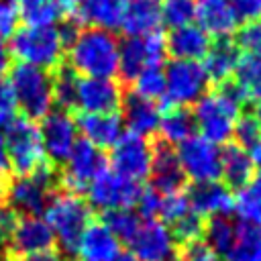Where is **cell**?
I'll return each mask as SVG.
<instances>
[{
	"instance_id": "cell-1",
	"label": "cell",
	"mask_w": 261,
	"mask_h": 261,
	"mask_svg": "<svg viewBox=\"0 0 261 261\" xmlns=\"http://www.w3.org/2000/svg\"><path fill=\"white\" fill-rule=\"evenodd\" d=\"M247 104L243 90L234 84V80H226L216 84L212 92L200 96L194 108V122L202 130V137L212 141L214 145L226 143L232 137L234 122Z\"/></svg>"
},
{
	"instance_id": "cell-2",
	"label": "cell",
	"mask_w": 261,
	"mask_h": 261,
	"mask_svg": "<svg viewBox=\"0 0 261 261\" xmlns=\"http://www.w3.org/2000/svg\"><path fill=\"white\" fill-rule=\"evenodd\" d=\"M118 45L112 31L80 29L67 47V65L84 77H112L118 71Z\"/></svg>"
},
{
	"instance_id": "cell-3",
	"label": "cell",
	"mask_w": 261,
	"mask_h": 261,
	"mask_svg": "<svg viewBox=\"0 0 261 261\" xmlns=\"http://www.w3.org/2000/svg\"><path fill=\"white\" fill-rule=\"evenodd\" d=\"M45 220L55 234V243L65 255H75L80 239L92 220V206L80 194L57 190L45 208Z\"/></svg>"
},
{
	"instance_id": "cell-4",
	"label": "cell",
	"mask_w": 261,
	"mask_h": 261,
	"mask_svg": "<svg viewBox=\"0 0 261 261\" xmlns=\"http://www.w3.org/2000/svg\"><path fill=\"white\" fill-rule=\"evenodd\" d=\"M57 190H61V171L51 161H45L33 173L8 179L6 204L18 216H39Z\"/></svg>"
},
{
	"instance_id": "cell-5",
	"label": "cell",
	"mask_w": 261,
	"mask_h": 261,
	"mask_svg": "<svg viewBox=\"0 0 261 261\" xmlns=\"http://www.w3.org/2000/svg\"><path fill=\"white\" fill-rule=\"evenodd\" d=\"M8 53L18 63L41 69H53L63 63L65 45L57 27H22L10 35Z\"/></svg>"
},
{
	"instance_id": "cell-6",
	"label": "cell",
	"mask_w": 261,
	"mask_h": 261,
	"mask_svg": "<svg viewBox=\"0 0 261 261\" xmlns=\"http://www.w3.org/2000/svg\"><path fill=\"white\" fill-rule=\"evenodd\" d=\"M8 86L24 118L39 120L51 112L53 106L51 71L27 63H16L14 67H10Z\"/></svg>"
},
{
	"instance_id": "cell-7",
	"label": "cell",
	"mask_w": 261,
	"mask_h": 261,
	"mask_svg": "<svg viewBox=\"0 0 261 261\" xmlns=\"http://www.w3.org/2000/svg\"><path fill=\"white\" fill-rule=\"evenodd\" d=\"M4 147L10 171L14 175H29L39 165L45 163V149L41 141L39 126L31 118H12V122L6 126L4 135Z\"/></svg>"
},
{
	"instance_id": "cell-8",
	"label": "cell",
	"mask_w": 261,
	"mask_h": 261,
	"mask_svg": "<svg viewBox=\"0 0 261 261\" xmlns=\"http://www.w3.org/2000/svg\"><path fill=\"white\" fill-rule=\"evenodd\" d=\"M165 73V98L163 106H188L206 94L208 77L198 61L173 59L163 69Z\"/></svg>"
},
{
	"instance_id": "cell-9",
	"label": "cell",
	"mask_w": 261,
	"mask_h": 261,
	"mask_svg": "<svg viewBox=\"0 0 261 261\" xmlns=\"http://www.w3.org/2000/svg\"><path fill=\"white\" fill-rule=\"evenodd\" d=\"M165 37L159 33L147 37H126L118 45V75L122 84H130L143 69L161 65L165 57Z\"/></svg>"
},
{
	"instance_id": "cell-10",
	"label": "cell",
	"mask_w": 261,
	"mask_h": 261,
	"mask_svg": "<svg viewBox=\"0 0 261 261\" xmlns=\"http://www.w3.org/2000/svg\"><path fill=\"white\" fill-rule=\"evenodd\" d=\"M88 192V204L100 210H118V208H130L137 204L143 186L141 181L128 179L114 169L104 167L86 188Z\"/></svg>"
},
{
	"instance_id": "cell-11",
	"label": "cell",
	"mask_w": 261,
	"mask_h": 261,
	"mask_svg": "<svg viewBox=\"0 0 261 261\" xmlns=\"http://www.w3.org/2000/svg\"><path fill=\"white\" fill-rule=\"evenodd\" d=\"M128 247L137 261H179V243L169 226L157 218L141 222Z\"/></svg>"
},
{
	"instance_id": "cell-12",
	"label": "cell",
	"mask_w": 261,
	"mask_h": 261,
	"mask_svg": "<svg viewBox=\"0 0 261 261\" xmlns=\"http://www.w3.org/2000/svg\"><path fill=\"white\" fill-rule=\"evenodd\" d=\"M175 153L186 177L196 184L216 181L220 177V149L202 135H192L181 141Z\"/></svg>"
},
{
	"instance_id": "cell-13",
	"label": "cell",
	"mask_w": 261,
	"mask_h": 261,
	"mask_svg": "<svg viewBox=\"0 0 261 261\" xmlns=\"http://www.w3.org/2000/svg\"><path fill=\"white\" fill-rule=\"evenodd\" d=\"M63 167L65 169H61V188L80 194L106 167V159L98 147H94L86 139H80L71 147Z\"/></svg>"
},
{
	"instance_id": "cell-14",
	"label": "cell",
	"mask_w": 261,
	"mask_h": 261,
	"mask_svg": "<svg viewBox=\"0 0 261 261\" xmlns=\"http://www.w3.org/2000/svg\"><path fill=\"white\" fill-rule=\"evenodd\" d=\"M112 169L128 179L141 181L149 175L151 167V143L135 133H124L110 147Z\"/></svg>"
},
{
	"instance_id": "cell-15",
	"label": "cell",
	"mask_w": 261,
	"mask_h": 261,
	"mask_svg": "<svg viewBox=\"0 0 261 261\" xmlns=\"http://www.w3.org/2000/svg\"><path fill=\"white\" fill-rule=\"evenodd\" d=\"M151 188L161 196L179 194L186 186V173L177 159L173 145L165 143L163 139H155L151 143V167H149Z\"/></svg>"
},
{
	"instance_id": "cell-16",
	"label": "cell",
	"mask_w": 261,
	"mask_h": 261,
	"mask_svg": "<svg viewBox=\"0 0 261 261\" xmlns=\"http://www.w3.org/2000/svg\"><path fill=\"white\" fill-rule=\"evenodd\" d=\"M45 155L53 165L65 163L71 147L75 145L77 124L71 112L67 110H53L43 116V124L39 128Z\"/></svg>"
},
{
	"instance_id": "cell-17",
	"label": "cell",
	"mask_w": 261,
	"mask_h": 261,
	"mask_svg": "<svg viewBox=\"0 0 261 261\" xmlns=\"http://www.w3.org/2000/svg\"><path fill=\"white\" fill-rule=\"evenodd\" d=\"M122 96V86L112 77H77L75 108L82 112H116Z\"/></svg>"
},
{
	"instance_id": "cell-18",
	"label": "cell",
	"mask_w": 261,
	"mask_h": 261,
	"mask_svg": "<svg viewBox=\"0 0 261 261\" xmlns=\"http://www.w3.org/2000/svg\"><path fill=\"white\" fill-rule=\"evenodd\" d=\"M47 249H55V234L47 224V220L39 216H18L6 247L4 261L8 257L47 251Z\"/></svg>"
},
{
	"instance_id": "cell-19",
	"label": "cell",
	"mask_w": 261,
	"mask_h": 261,
	"mask_svg": "<svg viewBox=\"0 0 261 261\" xmlns=\"http://www.w3.org/2000/svg\"><path fill=\"white\" fill-rule=\"evenodd\" d=\"M163 24V10L159 0H126L120 27L126 37H147L159 33Z\"/></svg>"
},
{
	"instance_id": "cell-20",
	"label": "cell",
	"mask_w": 261,
	"mask_h": 261,
	"mask_svg": "<svg viewBox=\"0 0 261 261\" xmlns=\"http://www.w3.org/2000/svg\"><path fill=\"white\" fill-rule=\"evenodd\" d=\"M120 108H122V118L128 126V133H135L145 139L155 137L161 120V110L157 102H151L135 92H128L122 96Z\"/></svg>"
},
{
	"instance_id": "cell-21",
	"label": "cell",
	"mask_w": 261,
	"mask_h": 261,
	"mask_svg": "<svg viewBox=\"0 0 261 261\" xmlns=\"http://www.w3.org/2000/svg\"><path fill=\"white\" fill-rule=\"evenodd\" d=\"M186 198L190 208L202 218L228 214V210H232V194L218 181H198L188 188Z\"/></svg>"
},
{
	"instance_id": "cell-22",
	"label": "cell",
	"mask_w": 261,
	"mask_h": 261,
	"mask_svg": "<svg viewBox=\"0 0 261 261\" xmlns=\"http://www.w3.org/2000/svg\"><path fill=\"white\" fill-rule=\"evenodd\" d=\"M210 43H212L210 35L198 24L175 27L165 37L167 53H171L173 59H188V61L204 59V55L210 49Z\"/></svg>"
},
{
	"instance_id": "cell-23",
	"label": "cell",
	"mask_w": 261,
	"mask_h": 261,
	"mask_svg": "<svg viewBox=\"0 0 261 261\" xmlns=\"http://www.w3.org/2000/svg\"><path fill=\"white\" fill-rule=\"evenodd\" d=\"M75 124L84 139L98 149H110L122 135V120L116 112H82Z\"/></svg>"
},
{
	"instance_id": "cell-24",
	"label": "cell",
	"mask_w": 261,
	"mask_h": 261,
	"mask_svg": "<svg viewBox=\"0 0 261 261\" xmlns=\"http://www.w3.org/2000/svg\"><path fill=\"white\" fill-rule=\"evenodd\" d=\"M77 253L84 261H112L120 253V241L102 220L92 218L80 239Z\"/></svg>"
},
{
	"instance_id": "cell-25",
	"label": "cell",
	"mask_w": 261,
	"mask_h": 261,
	"mask_svg": "<svg viewBox=\"0 0 261 261\" xmlns=\"http://www.w3.org/2000/svg\"><path fill=\"white\" fill-rule=\"evenodd\" d=\"M239 59H241V51L237 49L230 37H220L214 43H210V49L204 55V65H202L208 82L216 86L230 80Z\"/></svg>"
},
{
	"instance_id": "cell-26",
	"label": "cell",
	"mask_w": 261,
	"mask_h": 261,
	"mask_svg": "<svg viewBox=\"0 0 261 261\" xmlns=\"http://www.w3.org/2000/svg\"><path fill=\"white\" fill-rule=\"evenodd\" d=\"M220 175L228 190L243 188L255 175V165L251 161L249 151L239 147L237 143L226 145L220 151Z\"/></svg>"
},
{
	"instance_id": "cell-27",
	"label": "cell",
	"mask_w": 261,
	"mask_h": 261,
	"mask_svg": "<svg viewBox=\"0 0 261 261\" xmlns=\"http://www.w3.org/2000/svg\"><path fill=\"white\" fill-rule=\"evenodd\" d=\"M196 18L200 20V27L214 39L228 37L237 24L226 0H198Z\"/></svg>"
},
{
	"instance_id": "cell-28",
	"label": "cell",
	"mask_w": 261,
	"mask_h": 261,
	"mask_svg": "<svg viewBox=\"0 0 261 261\" xmlns=\"http://www.w3.org/2000/svg\"><path fill=\"white\" fill-rule=\"evenodd\" d=\"M126 0H82L73 18L80 22H90L94 27L112 31L120 27Z\"/></svg>"
},
{
	"instance_id": "cell-29",
	"label": "cell",
	"mask_w": 261,
	"mask_h": 261,
	"mask_svg": "<svg viewBox=\"0 0 261 261\" xmlns=\"http://www.w3.org/2000/svg\"><path fill=\"white\" fill-rule=\"evenodd\" d=\"M194 130H196L194 114L186 106H163L157 133H161V139L165 143L179 145L181 141L192 137Z\"/></svg>"
},
{
	"instance_id": "cell-30",
	"label": "cell",
	"mask_w": 261,
	"mask_h": 261,
	"mask_svg": "<svg viewBox=\"0 0 261 261\" xmlns=\"http://www.w3.org/2000/svg\"><path fill=\"white\" fill-rule=\"evenodd\" d=\"M226 261H261V224L241 222L237 224V237Z\"/></svg>"
},
{
	"instance_id": "cell-31",
	"label": "cell",
	"mask_w": 261,
	"mask_h": 261,
	"mask_svg": "<svg viewBox=\"0 0 261 261\" xmlns=\"http://www.w3.org/2000/svg\"><path fill=\"white\" fill-rule=\"evenodd\" d=\"M232 208L243 222L261 224V173L253 175L232 198Z\"/></svg>"
},
{
	"instance_id": "cell-32",
	"label": "cell",
	"mask_w": 261,
	"mask_h": 261,
	"mask_svg": "<svg viewBox=\"0 0 261 261\" xmlns=\"http://www.w3.org/2000/svg\"><path fill=\"white\" fill-rule=\"evenodd\" d=\"M232 80L243 90L247 100L261 102V53L241 55L237 69L232 73Z\"/></svg>"
},
{
	"instance_id": "cell-33",
	"label": "cell",
	"mask_w": 261,
	"mask_h": 261,
	"mask_svg": "<svg viewBox=\"0 0 261 261\" xmlns=\"http://www.w3.org/2000/svg\"><path fill=\"white\" fill-rule=\"evenodd\" d=\"M206 234V243L210 245V249L220 257H226V253L230 251L234 237H237V222L232 218H228L226 214H218V216H210L208 222H204V232Z\"/></svg>"
},
{
	"instance_id": "cell-34",
	"label": "cell",
	"mask_w": 261,
	"mask_h": 261,
	"mask_svg": "<svg viewBox=\"0 0 261 261\" xmlns=\"http://www.w3.org/2000/svg\"><path fill=\"white\" fill-rule=\"evenodd\" d=\"M51 88H53V102L59 110H75V88H77V73L67 65L59 63L51 69Z\"/></svg>"
},
{
	"instance_id": "cell-35",
	"label": "cell",
	"mask_w": 261,
	"mask_h": 261,
	"mask_svg": "<svg viewBox=\"0 0 261 261\" xmlns=\"http://www.w3.org/2000/svg\"><path fill=\"white\" fill-rule=\"evenodd\" d=\"M16 6L27 27H51L61 14L55 0H16Z\"/></svg>"
},
{
	"instance_id": "cell-36",
	"label": "cell",
	"mask_w": 261,
	"mask_h": 261,
	"mask_svg": "<svg viewBox=\"0 0 261 261\" xmlns=\"http://www.w3.org/2000/svg\"><path fill=\"white\" fill-rule=\"evenodd\" d=\"M130 84H133L135 94H139L151 102H161L165 98V73H163L161 65L143 69Z\"/></svg>"
},
{
	"instance_id": "cell-37",
	"label": "cell",
	"mask_w": 261,
	"mask_h": 261,
	"mask_svg": "<svg viewBox=\"0 0 261 261\" xmlns=\"http://www.w3.org/2000/svg\"><path fill=\"white\" fill-rule=\"evenodd\" d=\"M102 222L108 226V230L122 243L128 245L133 234L137 232L141 220L130 208H118V210H106L102 216Z\"/></svg>"
},
{
	"instance_id": "cell-38",
	"label": "cell",
	"mask_w": 261,
	"mask_h": 261,
	"mask_svg": "<svg viewBox=\"0 0 261 261\" xmlns=\"http://www.w3.org/2000/svg\"><path fill=\"white\" fill-rule=\"evenodd\" d=\"M167 226H169L171 234L175 237V241L179 245H186V243L196 241V239L202 237V232H204V218L190 208V210H186L179 218H175Z\"/></svg>"
},
{
	"instance_id": "cell-39",
	"label": "cell",
	"mask_w": 261,
	"mask_h": 261,
	"mask_svg": "<svg viewBox=\"0 0 261 261\" xmlns=\"http://www.w3.org/2000/svg\"><path fill=\"white\" fill-rule=\"evenodd\" d=\"M163 10V22L175 27H184V24H192V20L196 18V0H165V4H161Z\"/></svg>"
},
{
	"instance_id": "cell-40",
	"label": "cell",
	"mask_w": 261,
	"mask_h": 261,
	"mask_svg": "<svg viewBox=\"0 0 261 261\" xmlns=\"http://www.w3.org/2000/svg\"><path fill=\"white\" fill-rule=\"evenodd\" d=\"M232 43L237 45L243 55H259L261 53V20L245 22L232 37Z\"/></svg>"
},
{
	"instance_id": "cell-41",
	"label": "cell",
	"mask_w": 261,
	"mask_h": 261,
	"mask_svg": "<svg viewBox=\"0 0 261 261\" xmlns=\"http://www.w3.org/2000/svg\"><path fill=\"white\" fill-rule=\"evenodd\" d=\"M232 137H234V141H237L239 147L251 149L261 139V128H259L255 116L249 114V112L239 114V118L234 122V128H232Z\"/></svg>"
},
{
	"instance_id": "cell-42",
	"label": "cell",
	"mask_w": 261,
	"mask_h": 261,
	"mask_svg": "<svg viewBox=\"0 0 261 261\" xmlns=\"http://www.w3.org/2000/svg\"><path fill=\"white\" fill-rule=\"evenodd\" d=\"M179 261H220V257L210 249L206 241H190L179 249Z\"/></svg>"
},
{
	"instance_id": "cell-43",
	"label": "cell",
	"mask_w": 261,
	"mask_h": 261,
	"mask_svg": "<svg viewBox=\"0 0 261 261\" xmlns=\"http://www.w3.org/2000/svg\"><path fill=\"white\" fill-rule=\"evenodd\" d=\"M237 22L261 20V0H226Z\"/></svg>"
},
{
	"instance_id": "cell-44",
	"label": "cell",
	"mask_w": 261,
	"mask_h": 261,
	"mask_svg": "<svg viewBox=\"0 0 261 261\" xmlns=\"http://www.w3.org/2000/svg\"><path fill=\"white\" fill-rule=\"evenodd\" d=\"M161 200L163 196L159 192H155L153 188H143L139 200H137V208H139V214L145 216V220L149 218H157L159 212H161Z\"/></svg>"
},
{
	"instance_id": "cell-45",
	"label": "cell",
	"mask_w": 261,
	"mask_h": 261,
	"mask_svg": "<svg viewBox=\"0 0 261 261\" xmlns=\"http://www.w3.org/2000/svg\"><path fill=\"white\" fill-rule=\"evenodd\" d=\"M16 114V102L12 96V90L8 86V80L0 73V128L8 126Z\"/></svg>"
},
{
	"instance_id": "cell-46",
	"label": "cell",
	"mask_w": 261,
	"mask_h": 261,
	"mask_svg": "<svg viewBox=\"0 0 261 261\" xmlns=\"http://www.w3.org/2000/svg\"><path fill=\"white\" fill-rule=\"evenodd\" d=\"M18 6L16 0H0V35L8 37L18 27Z\"/></svg>"
},
{
	"instance_id": "cell-47",
	"label": "cell",
	"mask_w": 261,
	"mask_h": 261,
	"mask_svg": "<svg viewBox=\"0 0 261 261\" xmlns=\"http://www.w3.org/2000/svg\"><path fill=\"white\" fill-rule=\"evenodd\" d=\"M6 261H63V255L57 249H47V251H37V253L8 257Z\"/></svg>"
},
{
	"instance_id": "cell-48",
	"label": "cell",
	"mask_w": 261,
	"mask_h": 261,
	"mask_svg": "<svg viewBox=\"0 0 261 261\" xmlns=\"http://www.w3.org/2000/svg\"><path fill=\"white\" fill-rule=\"evenodd\" d=\"M80 2H82V0H55L57 8H59L61 12H65L67 16H73V14H75V10H77Z\"/></svg>"
},
{
	"instance_id": "cell-49",
	"label": "cell",
	"mask_w": 261,
	"mask_h": 261,
	"mask_svg": "<svg viewBox=\"0 0 261 261\" xmlns=\"http://www.w3.org/2000/svg\"><path fill=\"white\" fill-rule=\"evenodd\" d=\"M10 171V165H8V157H6V147H4V137L0 135V175L6 177Z\"/></svg>"
},
{
	"instance_id": "cell-50",
	"label": "cell",
	"mask_w": 261,
	"mask_h": 261,
	"mask_svg": "<svg viewBox=\"0 0 261 261\" xmlns=\"http://www.w3.org/2000/svg\"><path fill=\"white\" fill-rule=\"evenodd\" d=\"M10 63V53H8V45L4 43V37L0 35V73L8 67Z\"/></svg>"
},
{
	"instance_id": "cell-51",
	"label": "cell",
	"mask_w": 261,
	"mask_h": 261,
	"mask_svg": "<svg viewBox=\"0 0 261 261\" xmlns=\"http://www.w3.org/2000/svg\"><path fill=\"white\" fill-rule=\"evenodd\" d=\"M249 155H251V161H253V165L261 169V139H259V141H257V143L251 147V153H249Z\"/></svg>"
},
{
	"instance_id": "cell-52",
	"label": "cell",
	"mask_w": 261,
	"mask_h": 261,
	"mask_svg": "<svg viewBox=\"0 0 261 261\" xmlns=\"http://www.w3.org/2000/svg\"><path fill=\"white\" fill-rule=\"evenodd\" d=\"M6 188H8V177L0 175V206L6 202Z\"/></svg>"
},
{
	"instance_id": "cell-53",
	"label": "cell",
	"mask_w": 261,
	"mask_h": 261,
	"mask_svg": "<svg viewBox=\"0 0 261 261\" xmlns=\"http://www.w3.org/2000/svg\"><path fill=\"white\" fill-rule=\"evenodd\" d=\"M112 261H137V259H135L130 253H122V251H120V253H118V255H116Z\"/></svg>"
},
{
	"instance_id": "cell-54",
	"label": "cell",
	"mask_w": 261,
	"mask_h": 261,
	"mask_svg": "<svg viewBox=\"0 0 261 261\" xmlns=\"http://www.w3.org/2000/svg\"><path fill=\"white\" fill-rule=\"evenodd\" d=\"M251 114L255 116V120H257V124H259V128H261V102H257V106H255V110H253Z\"/></svg>"
}]
</instances>
